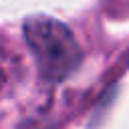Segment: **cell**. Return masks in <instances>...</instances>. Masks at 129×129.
<instances>
[{
	"label": "cell",
	"mask_w": 129,
	"mask_h": 129,
	"mask_svg": "<svg viewBox=\"0 0 129 129\" xmlns=\"http://www.w3.org/2000/svg\"><path fill=\"white\" fill-rule=\"evenodd\" d=\"M24 38L46 81L67 79L81 62V48L71 28L52 16H30L24 22Z\"/></svg>",
	"instance_id": "1"
},
{
	"label": "cell",
	"mask_w": 129,
	"mask_h": 129,
	"mask_svg": "<svg viewBox=\"0 0 129 129\" xmlns=\"http://www.w3.org/2000/svg\"><path fill=\"white\" fill-rule=\"evenodd\" d=\"M4 81H6V77H4V73H2V69H0V89H2V85H4Z\"/></svg>",
	"instance_id": "2"
}]
</instances>
